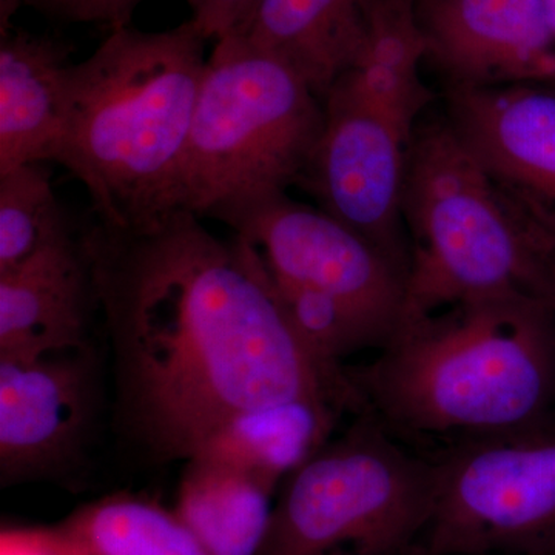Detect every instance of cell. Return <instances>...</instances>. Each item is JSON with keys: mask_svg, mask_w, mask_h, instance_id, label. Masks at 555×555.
Wrapping results in <instances>:
<instances>
[{"mask_svg": "<svg viewBox=\"0 0 555 555\" xmlns=\"http://www.w3.org/2000/svg\"><path fill=\"white\" fill-rule=\"evenodd\" d=\"M401 215L411 248L403 320L470 299L550 298L555 241L507 196L448 118L416 127Z\"/></svg>", "mask_w": 555, "mask_h": 555, "instance_id": "277c9868", "label": "cell"}, {"mask_svg": "<svg viewBox=\"0 0 555 555\" xmlns=\"http://www.w3.org/2000/svg\"><path fill=\"white\" fill-rule=\"evenodd\" d=\"M214 219L254 248L270 275L337 298L389 339L400 327L406 276L371 241L323 208L281 193L230 207Z\"/></svg>", "mask_w": 555, "mask_h": 555, "instance_id": "ba28073f", "label": "cell"}, {"mask_svg": "<svg viewBox=\"0 0 555 555\" xmlns=\"http://www.w3.org/2000/svg\"><path fill=\"white\" fill-rule=\"evenodd\" d=\"M547 17L555 35V0H545Z\"/></svg>", "mask_w": 555, "mask_h": 555, "instance_id": "484cf974", "label": "cell"}, {"mask_svg": "<svg viewBox=\"0 0 555 555\" xmlns=\"http://www.w3.org/2000/svg\"><path fill=\"white\" fill-rule=\"evenodd\" d=\"M62 555H214L173 511L115 494L51 526Z\"/></svg>", "mask_w": 555, "mask_h": 555, "instance_id": "d6986e66", "label": "cell"}, {"mask_svg": "<svg viewBox=\"0 0 555 555\" xmlns=\"http://www.w3.org/2000/svg\"><path fill=\"white\" fill-rule=\"evenodd\" d=\"M69 64L60 40L17 28L0 33V177L25 164L53 163Z\"/></svg>", "mask_w": 555, "mask_h": 555, "instance_id": "5bb4252c", "label": "cell"}, {"mask_svg": "<svg viewBox=\"0 0 555 555\" xmlns=\"http://www.w3.org/2000/svg\"><path fill=\"white\" fill-rule=\"evenodd\" d=\"M323 105V133L299 185L318 207L371 241L408 281L411 248L401 199L415 131L337 87Z\"/></svg>", "mask_w": 555, "mask_h": 555, "instance_id": "9c48e42d", "label": "cell"}, {"mask_svg": "<svg viewBox=\"0 0 555 555\" xmlns=\"http://www.w3.org/2000/svg\"><path fill=\"white\" fill-rule=\"evenodd\" d=\"M550 302H551V309H553L554 328H555V257H554V261H553V268H551Z\"/></svg>", "mask_w": 555, "mask_h": 555, "instance_id": "d4e9b609", "label": "cell"}, {"mask_svg": "<svg viewBox=\"0 0 555 555\" xmlns=\"http://www.w3.org/2000/svg\"><path fill=\"white\" fill-rule=\"evenodd\" d=\"M75 238L43 163L0 177V276Z\"/></svg>", "mask_w": 555, "mask_h": 555, "instance_id": "ffe728a7", "label": "cell"}, {"mask_svg": "<svg viewBox=\"0 0 555 555\" xmlns=\"http://www.w3.org/2000/svg\"><path fill=\"white\" fill-rule=\"evenodd\" d=\"M433 516L412 555H555V430L467 438L437 456Z\"/></svg>", "mask_w": 555, "mask_h": 555, "instance_id": "52a82bcc", "label": "cell"}, {"mask_svg": "<svg viewBox=\"0 0 555 555\" xmlns=\"http://www.w3.org/2000/svg\"><path fill=\"white\" fill-rule=\"evenodd\" d=\"M188 210L79 233L105 318L127 426L164 459H192L238 412L321 401L369 411L346 369L288 324L261 258Z\"/></svg>", "mask_w": 555, "mask_h": 555, "instance_id": "6da1fadb", "label": "cell"}, {"mask_svg": "<svg viewBox=\"0 0 555 555\" xmlns=\"http://www.w3.org/2000/svg\"><path fill=\"white\" fill-rule=\"evenodd\" d=\"M175 513L214 555H259L275 488L243 467L208 454L188 460Z\"/></svg>", "mask_w": 555, "mask_h": 555, "instance_id": "e0dca14e", "label": "cell"}, {"mask_svg": "<svg viewBox=\"0 0 555 555\" xmlns=\"http://www.w3.org/2000/svg\"><path fill=\"white\" fill-rule=\"evenodd\" d=\"M436 495V460L364 412L284 480L259 555H412Z\"/></svg>", "mask_w": 555, "mask_h": 555, "instance_id": "8992f818", "label": "cell"}, {"mask_svg": "<svg viewBox=\"0 0 555 555\" xmlns=\"http://www.w3.org/2000/svg\"><path fill=\"white\" fill-rule=\"evenodd\" d=\"M73 353L0 357L3 486L56 474L78 455L93 412V386Z\"/></svg>", "mask_w": 555, "mask_h": 555, "instance_id": "7c38bea8", "label": "cell"}, {"mask_svg": "<svg viewBox=\"0 0 555 555\" xmlns=\"http://www.w3.org/2000/svg\"><path fill=\"white\" fill-rule=\"evenodd\" d=\"M349 372L390 433L452 443L546 425L555 403L550 298L500 295L409 317Z\"/></svg>", "mask_w": 555, "mask_h": 555, "instance_id": "7a4b0ae2", "label": "cell"}, {"mask_svg": "<svg viewBox=\"0 0 555 555\" xmlns=\"http://www.w3.org/2000/svg\"><path fill=\"white\" fill-rule=\"evenodd\" d=\"M207 40L192 20L164 31L129 25L68 65L53 163L82 182L98 221L137 228L178 210Z\"/></svg>", "mask_w": 555, "mask_h": 555, "instance_id": "3957f363", "label": "cell"}, {"mask_svg": "<svg viewBox=\"0 0 555 555\" xmlns=\"http://www.w3.org/2000/svg\"><path fill=\"white\" fill-rule=\"evenodd\" d=\"M367 0H258L233 35L286 62L321 102L356 61Z\"/></svg>", "mask_w": 555, "mask_h": 555, "instance_id": "9a60e30c", "label": "cell"}, {"mask_svg": "<svg viewBox=\"0 0 555 555\" xmlns=\"http://www.w3.org/2000/svg\"><path fill=\"white\" fill-rule=\"evenodd\" d=\"M39 13L68 24H93L119 30L129 27L144 0H21Z\"/></svg>", "mask_w": 555, "mask_h": 555, "instance_id": "7402d4cb", "label": "cell"}, {"mask_svg": "<svg viewBox=\"0 0 555 555\" xmlns=\"http://www.w3.org/2000/svg\"><path fill=\"white\" fill-rule=\"evenodd\" d=\"M268 275L288 324L323 363L343 367L346 357L360 350L383 349L389 341L385 332L337 298L280 280L269 270Z\"/></svg>", "mask_w": 555, "mask_h": 555, "instance_id": "44dd1931", "label": "cell"}, {"mask_svg": "<svg viewBox=\"0 0 555 555\" xmlns=\"http://www.w3.org/2000/svg\"><path fill=\"white\" fill-rule=\"evenodd\" d=\"M447 118L507 196L555 241V90L449 87Z\"/></svg>", "mask_w": 555, "mask_h": 555, "instance_id": "30bf717a", "label": "cell"}, {"mask_svg": "<svg viewBox=\"0 0 555 555\" xmlns=\"http://www.w3.org/2000/svg\"><path fill=\"white\" fill-rule=\"evenodd\" d=\"M0 555H62L53 528H7L0 534Z\"/></svg>", "mask_w": 555, "mask_h": 555, "instance_id": "cb8c5ba5", "label": "cell"}, {"mask_svg": "<svg viewBox=\"0 0 555 555\" xmlns=\"http://www.w3.org/2000/svg\"><path fill=\"white\" fill-rule=\"evenodd\" d=\"M323 129V102L286 62L240 35L217 40L179 171V208L215 218L287 193Z\"/></svg>", "mask_w": 555, "mask_h": 555, "instance_id": "5b68a950", "label": "cell"}, {"mask_svg": "<svg viewBox=\"0 0 555 555\" xmlns=\"http://www.w3.org/2000/svg\"><path fill=\"white\" fill-rule=\"evenodd\" d=\"M339 415L337 408L310 400L248 409L222 423L196 454L233 463L276 489L327 443Z\"/></svg>", "mask_w": 555, "mask_h": 555, "instance_id": "ac0fdd59", "label": "cell"}, {"mask_svg": "<svg viewBox=\"0 0 555 555\" xmlns=\"http://www.w3.org/2000/svg\"><path fill=\"white\" fill-rule=\"evenodd\" d=\"M192 21L207 39L233 35L246 24L258 0H188Z\"/></svg>", "mask_w": 555, "mask_h": 555, "instance_id": "603a6c76", "label": "cell"}, {"mask_svg": "<svg viewBox=\"0 0 555 555\" xmlns=\"http://www.w3.org/2000/svg\"><path fill=\"white\" fill-rule=\"evenodd\" d=\"M93 284L78 238L0 276V357L76 352Z\"/></svg>", "mask_w": 555, "mask_h": 555, "instance_id": "4fadbf2b", "label": "cell"}, {"mask_svg": "<svg viewBox=\"0 0 555 555\" xmlns=\"http://www.w3.org/2000/svg\"><path fill=\"white\" fill-rule=\"evenodd\" d=\"M416 13L449 87L555 83L545 0H416Z\"/></svg>", "mask_w": 555, "mask_h": 555, "instance_id": "8fae6325", "label": "cell"}, {"mask_svg": "<svg viewBox=\"0 0 555 555\" xmlns=\"http://www.w3.org/2000/svg\"><path fill=\"white\" fill-rule=\"evenodd\" d=\"M426 60L416 0H367L356 61L332 87L415 131L420 116L434 100L422 78Z\"/></svg>", "mask_w": 555, "mask_h": 555, "instance_id": "2e32d148", "label": "cell"}]
</instances>
